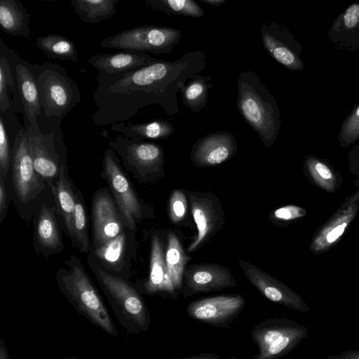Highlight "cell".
I'll return each mask as SVG.
<instances>
[{
  "label": "cell",
  "instance_id": "obj_13",
  "mask_svg": "<svg viewBox=\"0 0 359 359\" xmlns=\"http://www.w3.org/2000/svg\"><path fill=\"white\" fill-rule=\"evenodd\" d=\"M109 146L122 158L124 165L139 174H147L162 170L164 151L158 144L135 141L118 135Z\"/></svg>",
  "mask_w": 359,
  "mask_h": 359
},
{
  "label": "cell",
  "instance_id": "obj_43",
  "mask_svg": "<svg viewBox=\"0 0 359 359\" xmlns=\"http://www.w3.org/2000/svg\"><path fill=\"white\" fill-rule=\"evenodd\" d=\"M349 162L351 167L359 168V146L355 145L350 151L348 155Z\"/></svg>",
  "mask_w": 359,
  "mask_h": 359
},
{
  "label": "cell",
  "instance_id": "obj_19",
  "mask_svg": "<svg viewBox=\"0 0 359 359\" xmlns=\"http://www.w3.org/2000/svg\"><path fill=\"white\" fill-rule=\"evenodd\" d=\"M95 249L98 248L124 231V222L114 201L107 193L96 195L92 207Z\"/></svg>",
  "mask_w": 359,
  "mask_h": 359
},
{
  "label": "cell",
  "instance_id": "obj_3",
  "mask_svg": "<svg viewBox=\"0 0 359 359\" xmlns=\"http://www.w3.org/2000/svg\"><path fill=\"white\" fill-rule=\"evenodd\" d=\"M237 108L266 147L276 140L280 112L274 96L252 71L242 72L237 82Z\"/></svg>",
  "mask_w": 359,
  "mask_h": 359
},
{
  "label": "cell",
  "instance_id": "obj_33",
  "mask_svg": "<svg viewBox=\"0 0 359 359\" xmlns=\"http://www.w3.org/2000/svg\"><path fill=\"white\" fill-rule=\"evenodd\" d=\"M36 45L48 57L71 62L78 60L75 44L62 35L48 34L39 36Z\"/></svg>",
  "mask_w": 359,
  "mask_h": 359
},
{
  "label": "cell",
  "instance_id": "obj_21",
  "mask_svg": "<svg viewBox=\"0 0 359 359\" xmlns=\"http://www.w3.org/2000/svg\"><path fill=\"white\" fill-rule=\"evenodd\" d=\"M358 210L357 204H351L339 210L316 232L310 250L318 254L332 248L342 237L357 215Z\"/></svg>",
  "mask_w": 359,
  "mask_h": 359
},
{
  "label": "cell",
  "instance_id": "obj_46",
  "mask_svg": "<svg viewBox=\"0 0 359 359\" xmlns=\"http://www.w3.org/2000/svg\"><path fill=\"white\" fill-rule=\"evenodd\" d=\"M203 2L213 6H220L224 4L226 0H201Z\"/></svg>",
  "mask_w": 359,
  "mask_h": 359
},
{
  "label": "cell",
  "instance_id": "obj_5",
  "mask_svg": "<svg viewBox=\"0 0 359 359\" xmlns=\"http://www.w3.org/2000/svg\"><path fill=\"white\" fill-rule=\"evenodd\" d=\"M115 316L128 333L147 332L151 324L148 308L138 291L122 278L94 270Z\"/></svg>",
  "mask_w": 359,
  "mask_h": 359
},
{
  "label": "cell",
  "instance_id": "obj_7",
  "mask_svg": "<svg viewBox=\"0 0 359 359\" xmlns=\"http://www.w3.org/2000/svg\"><path fill=\"white\" fill-rule=\"evenodd\" d=\"M182 36V32L174 27L143 25L126 29L108 36L100 42V46L159 55L170 53Z\"/></svg>",
  "mask_w": 359,
  "mask_h": 359
},
{
  "label": "cell",
  "instance_id": "obj_30",
  "mask_svg": "<svg viewBox=\"0 0 359 359\" xmlns=\"http://www.w3.org/2000/svg\"><path fill=\"white\" fill-rule=\"evenodd\" d=\"M119 0H74L70 4L79 18L84 22L95 24L112 18L116 13Z\"/></svg>",
  "mask_w": 359,
  "mask_h": 359
},
{
  "label": "cell",
  "instance_id": "obj_18",
  "mask_svg": "<svg viewBox=\"0 0 359 359\" xmlns=\"http://www.w3.org/2000/svg\"><path fill=\"white\" fill-rule=\"evenodd\" d=\"M236 151L235 136L230 132L220 130L198 139L192 146L190 156L195 166L209 167L224 163Z\"/></svg>",
  "mask_w": 359,
  "mask_h": 359
},
{
  "label": "cell",
  "instance_id": "obj_9",
  "mask_svg": "<svg viewBox=\"0 0 359 359\" xmlns=\"http://www.w3.org/2000/svg\"><path fill=\"white\" fill-rule=\"evenodd\" d=\"M103 164L106 180L124 224L130 229H134L136 222L142 218V206L112 149L105 150Z\"/></svg>",
  "mask_w": 359,
  "mask_h": 359
},
{
  "label": "cell",
  "instance_id": "obj_36",
  "mask_svg": "<svg viewBox=\"0 0 359 359\" xmlns=\"http://www.w3.org/2000/svg\"><path fill=\"white\" fill-rule=\"evenodd\" d=\"M126 237L125 231L104 245L95 249L97 257L103 264L117 267L123 260L126 252Z\"/></svg>",
  "mask_w": 359,
  "mask_h": 359
},
{
  "label": "cell",
  "instance_id": "obj_31",
  "mask_svg": "<svg viewBox=\"0 0 359 359\" xmlns=\"http://www.w3.org/2000/svg\"><path fill=\"white\" fill-rule=\"evenodd\" d=\"M166 266L172 285L177 292H181L185 266L189 259L177 236L168 235V245L165 255Z\"/></svg>",
  "mask_w": 359,
  "mask_h": 359
},
{
  "label": "cell",
  "instance_id": "obj_24",
  "mask_svg": "<svg viewBox=\"0 0 359 359\" xmlns=\"http://www.w3.org/2000/svg\"><path fill=\"white\" fill-rule=\"evenodd\" d=\"M111 128L127 138L139 142L146 139H167L175 130L171 122L161 118L142 123L119 122L111 125Z\"/></svg>",
  "mask_w": 359,
  "mask_h": 359
},
{
  "label": "cell",
  "instance_id": "obj_10",
  "mask_svg": "<svg viewBox=\"0 0 359 359\" xmlns=\"http://www.w3.org/2000/svg\"><path fill=\"white\" fill-rule=\"evenodd\" d=\"M0 48L6 55L18 85L23 106L24 123L33 130H40L38 119L41 115V106L34 65L22 58L13 48L8 47L1 38Z\"/></svg>",
  "mask_w": 359,
  "mask_h": 359
},
{
  "label": "cell",
  "instance_id": "obj_28",
  "mask_svg": "<svg viewBox=\"0 0 359 359\" xmlns=\"http://www.w3.org/2000/svg\"><path fill=\"white\" fill-rule=\"evenodd\" d=\"M36 238L42 250L53 252L61 250L62 242L53 207L43 206L36 230Z\"/></svg>",
  "mask_w": 359,
  "mask_h": 359
},
{
  "label": "cell",
  "instance_id": "obj_25",
  "mask_svg": "<svg viewBox=\"0 0 359 359\" xmlns=\"http://www.w3.org/2000/svg\"><path fill=\"white\" fill-rule=\"evenodd\" d=\"M0 26L1 30L9 35L29 36V16L20 1H0Z\"/></svg>",
  "mask_w": 359,
  "mask_h": 359
},
{
  "label": "cell",
  "instance_id": "obj_14",
  "mask_svg": "<svg viewBox=\"0 0 359 359\" xmlns=\"http://www.w3.org/2000/svg\"><path fill=\"white\" fill-rule=\"evenodd\" d=\"M261 35L266 51L278 63L290 71H301L302 46L285 26L271 22L261 25Z\"/></svg>",
  "mask_w": 359,
  "mask_h": 359
},
{
  "label": "cell",
  "instance_id": "obj_44",
  "mask_svg": "<svg viewBox=\"0 0 359 359\" xmlns=\"http://www.w3.org/2000/svg\"><path fill=\"white\" fill-rule=\"evenodd\" d=\"M156 359V358H154ZM171 359H219V357L214 353H204L196 355L176 358Z\"/></svg>",
  "mask_w": 359,
  "mask_h": 359
},
{
  "label": "cell",
  "instance_id": "obj_8",
  "mask_svg": "<svg viewBox=\"0 0 359 359\" xmlns=\"http://www.w3.org/2000/svg\"><path fill=\"white\" fill-rule=\"evenodd\" d=\"M26 126L35 171L48 185L52 184L54 180H57L60 168L67 160L62 131L43 133L40 130H33Z\"/></svg>",
  "mask_w": 359,
  "mask_h": 359
},
{
  "label": "cell",
  "instance_id": "obj_11",
  "mask_svg": "<svg viewBox=\"0 0 359 359\" xmlns=\"http://www.w3.org/2000/svg\"><path fill=\"white\" fill-rule=\"evenodd\" d=\"M11 168L16 195L22 203H27L41 192L43 186L34 167L25 124L13 144Z\"/></svg>",
  "mask_w": 359,
  "mask_h": 359
},
{
  "label": "cell",
  "instance_id": "obj_6",
  "mask_svg": "<svg viewBox=\"0 0 359 359\" xmlns=\"http://www.w3.org/2000/svg\"><path fill=\"white\" fill-rule=\"evenodd\" d=\"M307 327L285 318H269L254 326L250 336L258 348L253 359H279L307 338Z\"/></svg>",
  "mask_w": 359,
  "mask_h": 359
},
{
  "label": "cell",
  "instance_id": "obj_37",
  "mask_svg": "<svg viewBox=\"0 0 359 359\" xmlns=\"http://www.w3.org/2000/svg\"><path fill=\"white\" fill-rule=\"evenodd\" d=\"M79 250L86 252L89 248L88 236L87 217L83 200L79 194H76V205L73 217V241Z\"/></svg>",
  "mask_w": 359,
  "mask_h": 359
},
{
  "label": "cell",
  "instance_id": "obj_15",
  "mask_svg": "<svg viewBox=\"0 0 359 359\" xmlns=\"http://www.w3.org/2000/svg\"><path fill=\"white\" fill-rule=\"evenodd\" d=\"M191 213L198 233L188 252L196 251L222 227L224 213L219 200L211 193L191 192L189 194Z\"/></svg>",
  "mask_w": 359,
  "mask_h": 359
},
{
  "label": "cell",
  "instance_id": "obj_41",
  "mask_svg": "<svg viewBox=\"0 0 359 359\" xmlns=\"http://www.w3.org/2000/svg\"><path fill=\"white\" fill-rule=\"evenodd\" d=\"M8 210V198L6 194V186L4 184V178L0 176V222L6 214Z\"/></svg>",
  "mask_w": 359,
  "mask_h": 359
},
{
  "label": "cell",
  "instance_id": "obj_4",
  "mask_svg": "<svg viewBox=\"0 0 359 359\" xmlns=\"http://www.w3.org/2000/svg\"><path fill=\"white\" fill-rule=\"evenodd\" d=\"M58 270L56 280L59 289L76 311L111 337L118 332L93 281L80 261L72 256Z\"/></svg>",
  "mask_w": 359,
  "mask_h": 359
},
{
  "label": "cell",
  "instance_id": "obj_40",
  "mask_svg": "<svg viewBox=\"0 0 359 359\" xmlns=\"http://www.w3.org/2000/svg\"><path fill=\"white\" fill-rule=\"evenodd\" d=\"M306 214L305 209L294 205H287L275 210L272 217L276 221L286 222L303 217Z\"/></svg>",
  "mask_w": 359,
  "mask_h": 359
},
{
  "label": "cell",
  "instance_id": "obj_1",
  "mask_svg": "<svg viewBox=\"0 0 359 359\" xmlns=\"http://www.w3.org/2000/svg\"><path fill=\"white\" fill-rule=\"evenodd\" d=\"M202 71L199 57L189 52L173 62L159 60L115 74L99 72L93 93L97 109L91 119L97 126H111L131 119L140 108L154 104L170 116L176 114L180 88Z\"/></svg>",
  "mask_w": 359,
  "mask_h": 359
},
{
  "label": "cell",
  "instance_id": "obj_16",
  "mask_svg": "<svg viewBox=\"0 0 359 359\" xmlns=\"http://www.w3.org/2000/svg\"><path fill=\"white\" fill-rule=\"evenodd\" d=\"M239 265L249 282L269 300L302 313L311 310L297 293L264 271L243 260Z\"/></svg>",
  "mask_w": 359,
  "mask_h": 359
},
{
  "label": "cell",
  "instance_id": "obj_34",
  "mask_svg": "<svg viewBox=\"0 0 359 359\" xmlns=\"http://www.w3.org/2000/svg\"><path fill=\"white\" fill-rule=\"evenodd\" d=\"M304 165L309 177L318 187L329 192L337 189V173L326 161L309 155L305 157Z\"/></svg>",
  "mask_w": 359,
  "mask_h": 359
},
{
  "label": "cell",
  "instance_id": "obj_45",
  "mask_svg": "<svg viewBox=\"0 0 359 359\" xmlns=\"http://www.w3.org/2000/svg\"><path fill=\"white\" fill-rule=\"evenodd\" d=\"M0 359H10L6 345L1 339H0Z\"/></svg>",
  "mask_w": 359,
  "mask_h": 359
},
{
  "label": "cell",
  "instance_id": "obj_47",
  "mask_svg": "<svg viewBox=\"0 0 359 359\" xmlns=\"http://www.w3.org/2000/svg\"><path fill=\"white\" fill-rule=\"evenodd\" d=\"M60 359H81V358L73 356V357H65V358H62Z\"/></svg>",
  "mask_w": 359,
  "mask_h": 359
},
{
  "label": "cell",
  "instance_id": "obj_38",
  "mask_svg": "<svg viewBox=\"0 0 359 359\" xmlns=\"http://www.w3.org/2000/svg\"><path fill=\"white\" fill-rule=\"evenodd\" d=\"M359 140V104L352 109L344 120L339 133L338 140L341 147L351 145Z\"/></svg>",
  "mask_w": 359,
  "mask_h": 359
},
{
  "label": "cell",
  "instance_id": "obj_17",
  "mask_svg": "<svg viewBox=\"0 0 359 359\" xmlns=\"http://www.w3.org/2000/svg\"><path fill=\"white\" fill-rule=\"evenodd\" d=\"M236 285L228 268L217 264H194L184 271L181 292L184 297H189Z\"/></svg>",
  "mask_w": 359,
  "mask_h": 359
},
{
  "label": "cell",
  "instance_id": "obj_35",
  "mask_svg": "<svg viewBox=\"0 0 359 359\" xmlns=\"http://www.w3.org/2000/svg\"><path fill=\"white\" fill-rule=\"evenodd\" d=\"M147 7L167 15L201 18L203 9L193 0H145Z\"/></svg>",
  "mask_w": 359,
  "mask_h": 359
},
{
  "label": "cell",
  "instance_id": "obj_26",
  "mask_svg": "<svg viewBox=\"0 0 359 359\" xmlns=\"http://www.w3.org/2000/svg\"><path fill=\"white\" fill-rule=\"evenodd\" d=\"M67 165L64 163L60 170L56 185L50 184L54 196L56 208L62 217L68 235L73 241V217L76 205V194L67 177Z\"/></svg>",
  "mask_w": 359,
  "mask_h": 359
},
{
  "label": "cell",
  "instance_id": "obj_22",
  "mask_svg": "<svg viewBox=\"0 0 359 359\" xmlns=\"http://www.w3.org/2000/svg\"><path fill=\"white\" fill-rule=\"evenodd\" d=\"M142 287L143 291L149 294H165L173 298L178 294L168 273L163 245L157 236L151 241L149 274Z\"/></svg>",
  "mask_w": 359,
  "mask_h": 359
},
{
  "label": "cell",
  "instance_id": "obj_23",
  "mask_svg": "<svg viewBox=\"0 0 359 359\" xmlns=\"http://www.w3.org/2000/svg\"><path fill=\"white\" fill-rule=\"evenodd\" d=\"M159 59L151 57L146 53L122 51L109 54H96L91 56L88 62L93 67L107 74H115L142 67Z\"/></svg>",
  "mask_w": 359,
  "mask_h": 359
},
{
  "label": "cell",
  "instance_id": "obj_32",
  "mask_svg": "<svg viewBox=\"0 0 359 359\" xmlns=\"http://www.w3.org/2000/svg\"><path fill=\"white\" fill-rule=\"evenodd\" d=\"M212 86L210 76L196 74L179 90L184 107L195 114L199 113L206 105L208 90Z\"/></svg>",
  "mask_w": 359,
  "mask_h": 359
},
{
  "label": "cell",
  "instance_id": "obj_29",
  "mask_svg": "<svg viewBox=\"0 0 359 359\" xmlns=\"http://www.w3.org/2000/svg\"><path fill=\"white\" fill-rule=\"evenodd\" d=\"M23 126L18 121L11 109L0 112V176L6 178L11 165V134H18Z\"/></svg>",
  "mask_w": 359,
  "mask_h": 359
},
{
  "label": "cell",
  "instance_id": "obj_42",
  "mask_svg": "<svg viewBox=\"0 0 359 359\" xmlns=\"http://www.w3.org/2000/svg\"><path fill=\"white\" fill-rule=\"evenodd\" d=\"M326 359H359V349L346 350L339 354L328 355Z\"/></svg>",
  "mask_w": 359,
  "mask_h": 359
},
{
  "label": "cell",
  "instance_id": "obj_2",
  "mask_svg": "<svg viewBox=\"0 0 359 359\" xmlns=\"http://www.w3.org/2000/svg\"><path fill=\"white\" fill-rule=\"evenodd\" d=\"M33 65L41 106L38 119L40 130L43 133L61 130L64 118L81 101L79 86L57 64Z\"/></svg>",
  "mask_w": 359,
  "mask_h": 359
},
{
  "label": "cell",
  "instance_id": "obj_39",
  "mask_svg": "<svg viewBox=\"0 0 359 359\" xmlns=\"http://www.w3.org/2000/svg\"><path fill=\"white\" fill-rule=\"evenodd\" d=\"M187 202L185 194L179 189L172 193L169 201V215L174 223L182 222L187 215Z\"/></svg>",
  "mask_w": 359,
  "mask_h": 359
},
{
  "label": "cell",
  "instance_id": "obj_48",
  "mask_svg": "<svg viewBox=\"0 0 359 359\" xmlns=\"http://www.w3.org/2000/svg\"><path fill=\"white\" fill-rule=\"evenodd\" d=\"M229 359H238V358H236V357H231V358H230Z\"/></svg>",
  "mask_w": 359,
  "mask_h": 359
},
{
  "label": "cell",
  "instance_id": "obj_12",
  "mask_svg": "<svg viewBox=\"0 0 359 359\" xmlns=\"http://www.w3.org/2000/svg\"><path fill=\"white\" fill-rule=\"evenodd\" d=\"M246 304L240 294H221L191 301L186 309L191 318L215 327H228Z\"/></svg>",
  "mask_w": 359,
  "mask_h": 359
},
{
  "label": "cell",
  "instance_id": "obj_27",
  "mask_svg": "<svg viewBox=\"0 0 359 359\" xmlns=\"http://www.w3.org/2000/svg\"><path fill=\"white\" fill-rule=\"evenodd\" d=\"M23 113L18 85L4 50L0 48V112Z\"/></svg>",
  "mask_w": 359,
  "mask_h": 359
},
{
  "label": "cell",
  "instance_id": "obj_20",
  "mask_svg": "<svg viewBox=\"0 0 359 359\" xmlns=\"http://www.w3.org/2000/svg\"><path fill=\"white\" fill-rule=\"evenodd\" d=\"M327 36L339 50L359 51V1L350 4L337 16Z\"/></svg>",
  "mask_w": 359,
  "mask_h": 359
}]
</instances>
